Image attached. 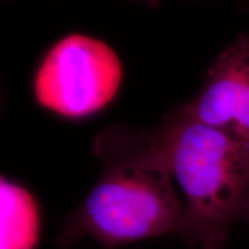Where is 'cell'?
<instances>
[{
  "mask_svg": "<svg viewBox=\"0 0 249 249\" xmlns=\"http://www.w3.org/2000/svg\"><path fill=\"white\" fill-rule=\"evenodd\" d=\"M102 174L68 217L57 241L62 247L91 236L104 249L164 234L178 235L185 207L172 173L150 132L105 130L95 142Z\"/></svg>",
  "mask_w": 249,
  "mask_h": 249,
  "instance_id": "cell-1",
  "label": "cell"
},
{
  "mask_svg": "<svg viewBox=\"0 0 249 249\" xmlns=\"http://www.w3.org/2000/svg\"><path fill=\"white\" fill-rule=\"evenodd\" d=\"M185 196L178 236L198 249H225L249 195V142L181 108L150 132Z\"/></svg>",
  "mask_w": 249,
  "mask_h": 249,
  "instance_id": "cell-2",
  "label": "cell"
},
{
  "mask_svg": "<svg viewBox=\"0 0 249 249\" xmlns=\"http://www.w3.org/2000/svg\"><path fill=\"white\" fill-rule=\"evenodd\" d=\"M123 67L116 52L102 40L71 34L52 46L35 79L43 107L67 118L101 111L117 95Z\"/></svg>",
  "mask_w": 249,
  "mask_h": 249,
  "instance_id": "cell-3",
  "label": "cell"
},
{
  "mask_svg": "<svg viewBox=\"0 0 249 249\" xmlns=\"http://www.w3.org/2000/svg\"><path fill=\"white\" fill-rule=\"evenodd\" d=\"M185 111L205 124L249 142V37L241 35L220 52L201 92Z\"/></svg>",
  "mask_w": 249,
  "mask_h": 249,
  "instance_id": "cell-4",
  "label": "cell"
},
{
  "mask_svg": "<svg viewBox=\"0 0 249 249\" xmlns=\"http://www.w3.org/2000/svg\"><path fill=\"white\" fill-rule=\"evenodd\" d=\"M39 217L34 197L22 187L1 179V249H34Z\"/></svg>",
  "mask_w": 249,
  "mask_h": 249,
  "instance_id": "cell-5",
  "label": "cell"
},
{
  "mask_svg": "<svg viewBox=\"0 0 249 249\" xmlns=\"http://www.w3.org/2000/svg\"><path fill=\"white\" fill-rule=\"evenodd\" d=\"M242 220H246V222L249 224V195H248L247 203H246V207H245V211H244V216H242Z\"/></svg>",
  "mask_w": 249,
  "mask_h": 249,
  "instance_id": "cell-6",
  "label": "cell"
}]
</instances>
